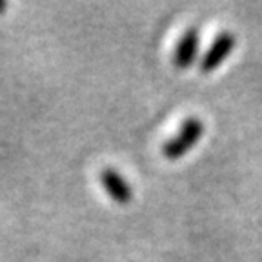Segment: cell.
I'll use <instances>...</instances> for the list:
<instances>
[{
	"instance_id": "3",
	"label": "cell",
	"mask_w": 262,
	"mask_h": 262,
	"mask_svg": "<svg viewBox=\"0 0 262 262\" xmlns=\"http://www.w3.org/2000/svg\"><path fill=\"white\" fill-rule=\"evenodd\" d=\"M100 184H102L104 191L110 195L111 201H115L117 204L126 206L133 201V189L127 184V180L120 175L117 169L106 168L100 171Z\"/></svg>"
},
{
	"instance_id": "4",
	"label": "cell",
	"mask_w": 262,
	"mask_h": 262,
	"mask_svg": "<svg viewBox=\"0 0 262 262\" xmlns=\"http://www.w3.org/2000/svg\"><path fill=\"white\" fill-rule=\"evenodd\" d=\"M199 44H201L199 31H196V28H189L188 31L182 35L179 44H177L175 53H173V64H175L179 70H188L196 58Z\"/></svg>"
},
{
	"instance_id": "1",
	"label": "cell",
	"mask_w": 262,
	"mask_h": 262,
	"mask_svg": "<svg viewBox=\"0 0 262 262\" xmlns=\"http://www.w3.org/2000/svg\"><path fill=\"white\" fill-rule=\"evenodd\" d=\"M204 135V124L199 119L191 117L186 119L180 126L179 133L175 137L168 140L162 146V155L169 160H177L180 157H184L188 151H191L195 144L201 140V137Z\"/></svg>"
},
{
	"instance_id": "2",
	"label": "cell",
	"mask_w": 262,
	"mask_h": 262,
	"mask_svg": "<svg viewBox=\"0 0 262 262\" xmlns=\"http://www.w3.org/2000/svg\"><path fill=\"white\" fill-rule=\"evenodd\" d=\"M235 44H237V37L233 33L229 31H222L219 33L213 44L208 48V51L204 53V57L201 58V71L202 73H211L222 66V62L228 58V55L235 49Z\"/></svg>"
},
{
	"instance_id": "5",
	"label": "cell",
	"mask_w": 262,
	"mask_h": 262,
	"mask_svg": "<svg viewBox=\"0 0 262 262\" xmlns=\"http://www.w3.org/2000/svg\"><path fill=\"white\" fill-rule=\"evenodd\" d=\"M6 8H8V4H6V2H2V0H0V13H4V11H6Z\"/></svg>"
}]
</instances>
